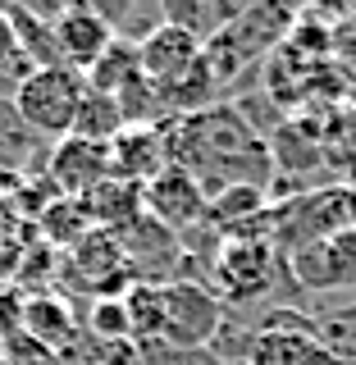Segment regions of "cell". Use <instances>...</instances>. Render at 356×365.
I'll return each instance as SVG.
<instances>
[{
	"instance_id": "9a60e30c",
	"label": "cell",
	"mask_w": 356,
	"mask_h": 365,
	"mask_svg": "<svg viewBox=\"0 0 356 365\" xmlns=\"http://www.w3.org/2000/svg\"><path fill=\"white\" fill-rule=\"evenodd\" d=\"M91 215H87V205L78 201V197H55L46 210L37 215V233H41V242L51 247V251H73L83 237L91 233Z\"/></svg>"
},
{
	"instance_id": "3957f363",
	"label": "cell",
	"mask_w": 356,
	"mask_h": 365,
	"mask_svg": "<svg viewBox=\"0 0 356 365\" xmlns=\"http://www.w3.org/2000/svg\"><path fill=\"white\" fill-rule=\"evenodd\" d=\"M247 365H347L338 361L325 342L315 338V315L297 306H274L256 319V342H251Z\"/></svg>"
},
{
	"instance_id": "8992f818",
	"label": "cell",
	"mask_w": 356,
	"mask_h": 365,
	"mask_svg": "<svg viewBox=\"0 0 356 365\" xmlns=\"http://www.w3.org/2000/svg\"><path fill=\"white\" fill-rule=\"evenodd\" d=\"M288 274H293V288L297 292H311V297H329V292H356V228L334 237H320V242L293 251Z\"/></svg>"
},
{
	"instance_id": "2e32d148",
	"label": "cell",
	"mask_w": 356,
	"mask_h": 365,
	"mask_svg": "<svg viewBox=\"0 0 356 365\" xmlns=\"http://www.w3.org/2000/svg\"><path fill=\"white\" fill-rule=\"evenodd\" d=\"M137 73H142V51H137L133 41H119V37H114V41H110V51L101 55V60L91 64L83 78H87V91H101V96H119V91L128 87Z\"/></svg>"
},
{
	"instance_id": "7a4b0ae2",
	"label": "cell",
	"mask_w": 356,
	"mask_h": 365,
	"mask_svg": "<svg viewBox=\"0 0 356 365\" xmlns=\"http://www.w3.org/2000/svg\"><path fill=\"white\" fill-rule=\"evenodd\" d=\"M83 96H87V78L73 73V68H64V64H51V68H37V73L14 91V110L37 137L60 142V137L73 133Z\"/></svg>"
},
{
	"instance_id": "7402d4cb",
	"label": "cell",
	"mask_w": 356,
	"mask_h": 365,
	"mask_svg": "<svg viewBox=\"0 0 356 365\" xmlns=\"http://www.w3.org/2000/svg\"><path fill=\"white\" fill-rule=\"evenodd\" d=\"M142 365H224L210 347H174V342H146Z\"/></svg>"
},
{
	"instance_id": "8fae6325",
	"label": "cell",
	"mask_w": 356,
	"mask_h": 365,
	"mask_svg": "<svg viewBox=\"0 0 356 365\" xmlns=\"http://www.w3.org/2000/svg\"><path fill=\"white\" fill-rule=\"evenodd\" d=\"M160 169H169V142L165 128H123L110 142V178L146 187Z\"/></svg>"
},
{
	"instance_id": "4fadbf2b",
	"label": "cell",
	"mask_w": 356,
	"mask_h": 365,
	"mask_svg": "<svg viewBox=\"0 0 356 365\" xmlns=\"http://www.w3.org/2000/svg\"><path fill=\"white\" fill-rule=\"evenodd\" d=\"M247 9V0H165V23L192 32L201 46L215 41L228 23H238Z\"/></svg>"
},
{
	"instance_id": "30bf717a",
	"label": "cell",
	"mask_w": 356,
	"mask_h": 365,
	"mask_svg": "<svg viewBox=\"0 0 356 365\" xmlns=\"http://www.w3.org/2000/svg\"><path fill=\"white\" fill-rule=\"evenodd\" d=\"M137 51H142V73L151 78L156 87H174L178 78H188L192 68L201 64L205 46L192 37V32H183V28H174V23H165V28H156L151 37L137 46Z\"/></svg>"
},
{
	"instance_id": "e0dca14e",
	"label": "cell",
	"mask_w": 356,
	"mask_h": 365,
	"mask_svg": "<svg viewBox=\"0 0 356 365\" xmlns=\"http://www.w3.org/2000/svg\"><path fill=\"white\" fill-rule=\"evenodd\" d=\"M123 306H128L137 347L165 338V292H160V283H133V288L123 292Z\"/></svg>"
},
{
	"instance_id": "ba28073f",
	"label": "cell",
	"mask_w": 356,
	"mask_h": 365,
	"mask_svg": "<svg viewBox=\"0 0 356 365\" xmlns=\"http://www.w3.org/2000/svg\"><path fill=\"white\" fill-rule=\"evenodd\" d=\"M41 174L51 178V187L60 197H87L101 178H110V146L83 142V137H60L46 151Z\"/></svg>"
},
{
	"instance_id": "44dd1931",
	"label": "cell",
	"mask_w": 356,
	"mask_h": 365,
	"mask_svg": "<svg viewBox=\"0 0 356 365\" xmlns=\"http://www.w3.org/2000/svg\"><path fill=\"white\" fill-rule=\"evenodd\" d=\"M37 73V64L19 51V37H14V23L0 9V101H14V91Z\"/></svg>"
},
{
	"instance_id": "277c9868",
	"label": "cell",
	"mask_w": 356,
	"mask_h": 365,
	"mask_svg": "<svg viewBox=\"0 0 356 365\" xmlns=\"http://www.w3.org/2000/svg\"><path fill=\"white\" fill-rule=\"evenodd\" d=\"M288 269V260L274 251V242H224L215 251V265H210V279H215V292L224 297L228 311L247 302H260L270 297L274 279Z\"/></svg>"
},
{
	"instance_id": "ffe728a7",
	"label": "cell",
	"mask_w": 356,
	"mask_h": 365,
	"mask_svg": "<svg viewBox=\"0 0 356 365\" xmlns=\"http://www.w3.org/2000/svg\"><path fill=\"white\" fill-rule=\"evenodd\" d=\"M83 329H87V342H133V319L123 297H96Z\"/></svg>"
},
{
	"instance_id": "5bb4252c",
	"label": "cell",
	"mask_w": 356,
	"mask_h": 365,
	"mask_svg": "<svg viewBox=\"0 0 356 365\" xmlns=\"http://www.w3.org/2000/svg\"><path fill=\"white\" fill-rule=\"evenodd\" d=\"M87 205L91 224L96 228H123L128 220H137V215L146 210L142 205V187L137 182H123V178H101L96 187L87 192V197H78Z\"/></svg>"
},
{
	"instance_id": "d6986e66",
	"label": "cell",
	"mask_w": 356,
	"mask_h": 365,
	"mask_svg": "<svg viewBox=\"0 0 356 365\" xmlns=\"http://www.w3.org/2000/svg\"><path fill=\"white\" fill-rule=\"evenodd\" d=\"M128 123H123V110L114 96H101V91H87L83 96V110H78V123L68 137H83V142H96V146H110Z\"/></svg>"
},
{
	"instance_id": "5b68a950",
	"label": "cell",
	"mask_w": 356,
	"mask_h": 365,
	"mask_svg": "<svg viewBox=\"0 0 356 365\" xmlns=\"http://www.w3.org/2000/svg\"><path fill=\"white\" fill-rule=\"evenodd\" d=\"M160 292H165V342H174V347H210L228 315L224 297L201 279H169L160 283Z\"/></svg>"
},
{
	"instance_id": "ac0fdd59",
	"label": "cell",
	"mask_w": 356,
	"mask_h": 365,
	"mask_svg": "<svg viewBox=\"0 0 356 365\" xmlns=\"http://www.w3.org/2000/svg\"><path fill=\"white\" fill-rule=\"evenodd\" d=\"M9 23H14V37H19V51L28 55L37 68H51L60 64V46H55V28L46 19H37L28 5H5Z\"/></svg>"
},
{
	"instance_id": "7c38bea8",
	"label": "cell",
	"mask_w": 356,
	"mask_h": 365,
	"mask_svg": "<svg viewBox=\"0 0 356 365\" xmlns=\"http://www.w3.org/2000/svg\"><path fill=\"white\" fill-rule=\"evenodd\" d=\"M23 338H32L37 347L51 351V356L73 351L78 347V319H73L64 297H55V292L23 297Z\"/></svg>"
},
{
	"instance_id": "52a82bcc",
	"label": "cell",
	"mask_w": 356,
	"mask_h": 365,
	"mask_svg": "<svg viewBox=\"0 0 356 365\" xmlns=\"http://www.w3.org/2000/svg\"><path fill=\"white\" fill-rule=\"evenodd\" d=\"M142 205H146V215L160 220L174 237L192 233V228H201V224H210V201H205L201 182L192 178L188 169H178V165L160 169V174L146 182V187H142Z\"/></svg>"
},
{
	"instance_id": "9c48e42d",
	"label": "cell",
	"mask_w": 356,
	"mask_h": 365,
	"mask_svg": "<svg viewBox=\"0 0 356 365\" xmlns=\"http://www.w3.org/2000/svg\"><path fill=\"white\" fill-rule=\"evenodd\" d=\"M110 41H114L110 23L101 19L91 5H83V0H73V5L64 9V19L55 23V46H60V64H64V68H73V73H87V68L110 51Z\"/></svg>"
},
{
	"instance_id": "6da1fadb",
	"label": "cell",
	"mask_w": 356,
	"mask_h": 365,
	"mask_svg": "<svg viewBox=\"0 0 356 365\" xmlns=\"http://www.w3.org/2000/svg\"><path fill=\"white\" fill-rule=\"evenodd\" d=\"M297 14L283 5H247L243 19L228 23L215 41H205V64L220 83H233L238 73H247V64H256L265 51L279 41H288Z\"/></svg>"
}]
</instances>
